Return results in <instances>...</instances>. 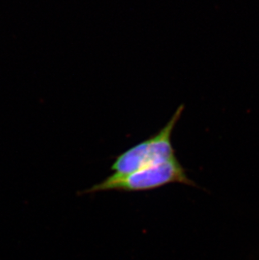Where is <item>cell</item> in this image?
I'll use <instances>...</instances> for the list:
<instances>
[{
	"label": "cell",
	"instance_id": "obj_2",
	"mask_svg": "<svg viewBox=\"0 0 259 260\" xmlns=\"http://www.w3.org/2000/svg\"><path fill=\"white\" fill-rule=\"evenodd\" d=\"M183 111V106H179L158 133L119 155L111 166L114 174L125 175L176 158L172 145V133Z\"/></svg>",
	"mask_w": 259,
	"mask_h": 260
},
{
	"label": "cell",
	"instance_id": "obj_1",
	"mask_svg": "<svg viewBox=\"0 0 259 260\" xmlns=\"http://www.w3.org/2000/svg\"><path fill=\"white\" fill-rule=\"evenodd\" d=\"M172 183L195 185L188 179L185 171L176 158L161 165L145 168L125 175L113 174L103 181L83 191L84 194L96 192L117 190V191H147L158 189Z\"/></svg>",
	"mask_w": 259,
	"mask_h": 260
}]
</instances>
